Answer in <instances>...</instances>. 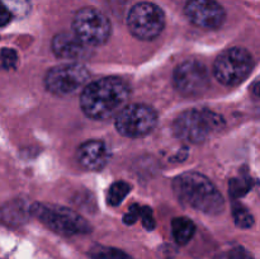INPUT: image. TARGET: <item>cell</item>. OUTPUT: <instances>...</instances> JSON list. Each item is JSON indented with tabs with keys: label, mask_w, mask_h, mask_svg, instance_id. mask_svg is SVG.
<instances>
[{
	"label": "cell",
	"mask_w": 260,
	"mask_h": 259,
	"mask_svg": "<svg viewBox=\"0 0 260 259\" xmlns=\"http://www.w3.org/2000/svg\"><path fill=\"white\" fill-rule=\"evenodd\" d=\"M129 89L117 78H104L91 81L81 90L80 107L91 119H108L124 108Z\"/></svg>",
	"instance_id": "6da1fadb"
},
{
	"label": "cell",
	"mask_w": 260,
	"mask_h": 259,
	"mask_svg": "<svg viewBox=\"0 0 260 259\" xmlns=\"http://www.w3.org/2000/svg\"><path fill=\"white\" fill-rule=\"evenodd\" d=\"M173 190L180 203L207 215L223 210V197L215 184L200 173H184L173 182Z\"/></svg>",
	"instance_id": "7a4b0ae2"
},
{
	"label": "cell",
	"mask_w": 260,
	"mask_h": 259,
	"mask_svg": "<svg viewBox=\"0 0 260 259\" xmlns=\"http://www.w3.org/2000/svg\"><path fill=\"white\" fill-rule=\"evenodd\" d=\"M223 127V118L208 109H189L175 119L173 131L180 140L192 144L206 141Z\"/></svg>",
	"instance_id": "3957f363"
},
{
	"label": "cell",
	"mask_w": 260,
	"mask_h": 259,
	"mask_svg": "<svg viewBox=\"0 0 260 259\" xmlns=\"http://www.w3.org/2000/svg\"><path fill=\"white\" fill-rule=\"evenodd\" d=\"M30 215L37 217L42 223L55 233L65 236L90 233L91 228L85 218L68 207L47 203H33Z\"/></svg>",
	"instance_id": "277c9868"
},
{
	"label": "cell",
	"mask_w": 260,
	"mask_h": 259,
	"mask_svg": "<svg viewBox=\"0 0 260 259\" xmlns=\"http://www.w3.org/2000/svg\"><path fill=\"white\" fill-rule=\"evenodd\" d=\"M253 69V58L249 51L233 47L223 51L213 63L216 80L226 86H234L246 79Z\"/></svg>",
	"instance_id": "5b68a950"
},
{
	"label": "cell",
	"mask_w": 260,
	"mask_h": 259,
	"mask_svg": "<svg viewBox=\"0 0 260 259\" xmlns=\"http://www.w3.org/2000/svg\"><path fill=\"white\" fill-rule=\"evenodd\" d=\"M73 30L86 46H101L111 36V22L104 13L86 7L78 10L73 19Z\"/></svg>",
	"instance_id": "8992f818"
},
{
	"label": "cell",
	"mask_w": 260,
	"mask_h": 259,
	"mask_svg": "<svg viewBox=\"0 0 260 259\" xmlns=\"http://www.w3.org/2000/svg\"><path fill=\"white\" fill-rule=\"evenodd\" d=\"M89 76L85 66L80 63H65L48 71L45 78V85L55 95H74L88 85Z\"/></svg>",
	"instance_id": "52a82bcc"
},
{
	"label": "cell",
	"mask_w": 260,
	"mask_h": 259,
	"mask_svg": "<svg viewBox=\"0 0 260 259\" xmlns=\"http://www.w3.org/2000/svg\"><path fill=\"white\" fill-rule=\"evenodd\" d=\"M127 25L132 36L142 41H151L162 32L165 15L152 3H139L134 5L127 15Z\"/></svg>",
	"instance_id": "ba28073f"
},
{
	"label": "cell",
	"mask_w": 260,
	"mask_h": 259,
	"mask_svg": "<svg viewBox=\"0 0 260 259\" xmlns=\"http://www.w3.org/2000/svg\"><path fill=\"white\" fill-rule=\"evenodd\" d=\"M157 114L154 108L146 104H129L116 116V128L123 136L139 139L146 136L155 128Z\"/></svg>",
	"instance_id": "9c48e42d"
},
{
	"label": "cell",
	"mask_w": 260,
	"mask_h": 259,
	"mask_svg": "<svg viewBox=\"0 0 260 259\" xmlns=\"http://www.w3.org/2000/svg\"><path fill=\"white\" fill-rule=\"evenodd\" d=\"M210 74L202 62L188 60L178 65L173 74V84L182 95H201L210 88Z\"/></svg>",
	"instance_id": "30bf717a"
},
{
	"label": "cell",
	"mask_w": 260,
	"mask_h": 259,
	"mask_svg": "<svg viewBox=\"0 0 260 259\" xmlns=\"http://www.w3.org/2000/svg\"><path fill=\"white\" fill-rule=\"evenodd\" d=\"M184 13L193 24L207 29H216L225 22L226 13L216 0H188Z\"/></svg>",
	"instance_id": "8fae6325"
},
{
	"label": "cell",
	"mask_w": 260,
	"mask_h": 259,
	"mask_svg": "<svg viewBox=\"0 0 260 259\" xmlns=\"http://www.w3.org/2000/svg\"><path fill=\"white\" fill-rule=\"evenodd\" d=\"M79 164L88 170H101L109 160L107 145L99 140H89L79 146L76 152Z\"/></svg>",
	"instance_id": "7c38bea8"
},
{
	"label": "cell",
	"mask_w": 260,
	"mask_h": 259,
	"mask_svg": "<svg viewBox=\"0 0 260 259\" xmlns=\"http://www.w3.org/2000/svg\"><path fill=\"white\" fill-rule=\"evenodd\" d=\"M53 53L63 60H76L83 57L88 52V46L75 35V33H58L52 40Z\"/></svg>",
	"instance_id": "4fadbf2b"
},
{
	"label": "cell",
	"mask_w": 260,
	"mask_h": 259,
	"mask_svg": "<svg viewBox=\"0 0 260 259\" xmlns=\"http://www.w3.org/2000/svg\"><path fill=\"white\" fill-rule=\"evenodd\" d=\"M196 231V225L188 217H175L172 221L173 238L179 245H185L193 238Z\"/></svg>",
	"instance_id": "5bb4252c"
},
{
	"label": "cell",
	"mask_w": 260,
	"mask_h": 259,
	"mask_svg": "<svg viewBox=\"0 0 260 259\" xmlns=\"http://www.w3.org/2000/svg\"><path fill=\"white\" fill-rule=\"evenodd\" d=\"M28 213H30V207L27 208L22 202L10 203L2 211L3 220L8 223H14V225L23 222Z\"/></svg>",
	"instance_id": "9a60e30c"
},
{
	"label": "cell",
	"mask_w": 260,
	"mask_h": 259,
	"mask_svg": "<svg viewBox=\"0 0 260 259\" xmlns=\"http://www.w3.org/2000/svg\"><path fill=\"white\" fill-rule=\"evenodd\" d=\"M233 217L236 226L241 229H249L254 225V217L245 206L236 202L233 206Z\"/></svg>",
	"instance_id": "2e32d148"
},
{
	"label": "cell",
	"mask_w": 260,
	"mask_h": 259,
	"mask_svg": "<svg viewBox=\"0 0 260 259\" xmlns=\"http://www.w3.org/2000/svg\"><path fill=\"white\" fill-rule=\"evenodd\" d=\"M129 189H131V187H129L128 183L122 182V180L113 183V184L111 185V188H109V190H108V202H109V205H111V206H118L119 203H121L122 201L124 200V197L128 195Z\"/></svg>",
	"instance_id": "e0dca14e"
},
{
	"label": "cell",
	"mask_w": 260,
	"mask_h": 259,
	"mask_svg": "<svg viewBox=\"0 0 260 259\" xmlns=\"http://www.w3.org/2000/svg\"><path fill=\"white\" fill-rule=\"evenodd\" d=\"M90 255L95 259H132L128 254L109 246H95L90 250Z\"/></svg>",
	"instance_id": "ac0fdd59"
},
{
	"label": "cell",
	"mask_w": 260,
	"mask_h": 259,
	"mask_svg": "<svg viewBox=\"0 0 260 259\" xmlns=\"http://www.w3.org/2000/svg\"><path fill=\"white\" fill-rule=\"evenodd\" d=\"M251 180L248 177L234 178L230 180V195L234 198H240L245 196L251 188Z\"/></svg>",
	"instance_id": "d6986e66"
},
{
	"label": "cell",
	"mask_w": 260,
	"mask_h": 259,
	"mask_svg": "<svg viewBox=\"0 0 260 259\" xmlns=\"http://www.w3.org/2000/svg\"><path fill=\"white\" fill-rule=\"evenodd\" d=\"M13 17L22 18L29 13L30 10V2L29 0H3Z\"/></svg>",
	"instance_id": "ffe728a7"
},
{
	"label": "cell",
	"mask_w": 260,
	"mask_h": 259,
	"mask_svg": "<svg viewBox=\"0 0 260 259\" xmlns=\"http://www.w3.org/2000/svg\"><path fill=\"white\" fill-rule=\"evenodd\" d=\"M18 55L12 48H4L0 51V69L2 70H10L17 66Z\"/></svg>",
	"instance_id": "44dd1931"
},
{
	"label": "cell",
	"mask_w": 260,
	"mask_h": 259,
	"mask_svg": "<svg viewBox=\"0 0 260 259\" xmlns=\"http://www.w3.org/2000/svg\"><path fill=\"white\" fill-rule=\"evenodd\" d=\"M216 259H254L253 255L249 250H246L243 246H235V248L230 249L226 253L218 255Z\"/></svg>",
	"instance_id": "7402d4cb"
},
{
	"label": "cell",
	"mask_w": 260,
	"mask_h": 259,
	"mask_svg": "<svg viewBox=\"0 0 260 259\" xmlns=\"http://www.w3.org/2000/svg\"><path fill=\"white\" fill-rule=\"evenodd\" d=\"M140 217H141V222L146 230H150V231L154 230L155 218H154V213H152L151 208L147 207V206L141 207V215H140Z\"/></svg>",
	"instance_id": "603a6c76"
},
{
	"label": "cell",
	"mask_w": 260,
	"mask_h": 259,
	"mask_svg": "<svg viewBox=\"0 0 260 259\" xmlns=\"http://www.w3.org/2000/svg\"><path fill=\"white\" fill-rule=\"evenodd\" d=\"M140 215H141V207L139 205H132L128 208L126 215L123 216V221L127 225H134L137 220H139Z\"/></svg>",
	"instance_id": "cb8c5ba5"
},
{
	"label": "cell",
	"mask_w": 260,
	"mask_h": 259,
	"mask_svg": "<svg viewBox=\"0 0 260 259\" xmlns=\"http://www.w3.org/2000/svg\"><path fill=\"white\" fill-rule=\"evenodd\" d=\"M13 14L10 13V10L8 9V7L5 5V3L3 0H0V27H4L8 23L12 20Z\"/></svg>",
	"instance_id": "d4e9b609"
},
{
	"label": "cell",
	"mask_w": 260,
	"mask_h": 259,
	"mask_svg": "<svg viewBox=\"0 0 260 259\" xmlns=\"http://www.w3.org/2000/svg\"><path fill=\"white\" fill-rule=\"evenodd\" d=\"M254 91H255L256 95L260 96V83L255 84V86H254Z\"/></svg>",
	"instance_id": "484cf974"
}]
</instances>
